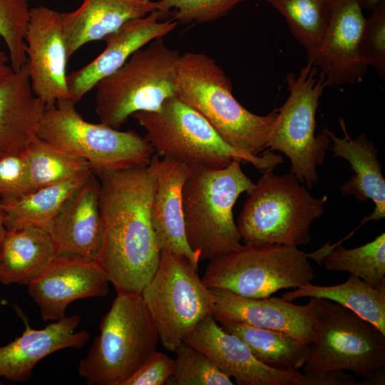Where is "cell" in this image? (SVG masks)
Masks as SVG:
<instances>
[{"label":"cell","instance_id":"1","mask_svg":"<svg viewBox=\"0 0 385 385\" xmlns=\"http://www.w3.org/2000/svg\"><path fill=\"white\" fill-rule=\"evenodd\" d=\"M104 225L98 263L117 294H140L160 256L151 223L155 178L148 166L96 173Z\"/></svg>","mask_w":385,"mask_h":385},{"label":"cell","instance_id":"2","mask_svg":"<svg viewBox=\"0 0 385 385\" xmlns=\"http://www.w3.org/2000/svg\"><path fill=\"white\" fill-rule=\"evenodd\" d=\"M176 97L200 113L235 150L259 156L267 148L277 110L258 115L244 108L232 94L230 78L207 55L189 51L180 55Z\"/></svg>","mask_w":385,"mask_h":385},{"label":"cell","instance_id":"3","mask_svg":"<svg viewBox=\"0 0 385 385\" xmlns=\"http://www.w3.org/2000/svg\"><path fill=\"white\" fill-rule=\"evenodd\" d=\"M234 160L223 168L192 167L182 191L185 231L200 260H212L237 248L241 237L233 217L239 196L255 183Z\"/></svg>","mask_w":385,"mask_h":385},{"label":"cell","instance_id":"4","mask_svg":"<svg viewBox=\"0 0 385 385\" xmlns=\"http://www.w3.org/2000/svg\"><path fill=\"white\" fill-rule=\"evenodd\" d=\"M131 117L145 129L144 137L155 154L192 168H223L237 160L265 172L283 163V158L272 151L252 156L232 148L200 113L176 96L167 99L158 111H140Z\"/></svg>","mask_w":385,"mask_h":385},{"label":"cell","instance_id":"5","mask_svg":"<svg viewBox=\"0 0 385 385\" xmlns=\"http://www.w3.org/2000/svg\"><path fill=\"white\" fill-rule=\"evenodd\" d=\"M236 223L246 245H307L310 227L324 213L327 196L314 197L291 173L262 172L247 194Z\"/></svg>","mask_w":385,"mask_h":385},{"label":"cell","instance_id":"6","mask_svg":"<svg viewBox=\"0 0 385 385\" xmlns=\"http://www.w3.org/2000/svg\"><path fill=\"white\" fill-rule=\"evenodd\" d=\"M158 342L141 295L117 294L78 372L88 385H124L156 351Z\"/></svg>","mask_w":385,"mask_h":385},{"label":"cell","instance_id":"7","mask_svg":"<svg viewBox=\"0 0 385 385\" xmlns=\"http://www.w3.org/2000/svg\"><path fill=\"white\" fill-rule=\"evenodd\" d=\"M180 56L178 51L166 46L164 37L134 52L95 87L100 122L120 129L133 113L158 111L167 99L176 96Z\"/></svg>","mask_w":385,"mask_h":385},{"label":"cell","instance_id":"8","mask_svg":"<svg viewBox=\"0 0 385 385\" xmlns=\"http://www.w3.org/2000/svg\"><path fill=\"white\" fill-rule=\"evenodd\" d=\"M71 99L46 107L38 137L87 160L95 174L148 166L155 152L145 137L85 120Z\"/></svg>","mask_w":385,"mask_h":385},{"label":"cell","instance_id":"9","mask_svg":"<svg viewBox=\"0 0 385 385\" xmlns=\"http://www.w3.org/2000/svg\"><path fill=\"white\" fill-rule=\"evenodd\" d=\"M285 81L289 96L277 109L267 148L285 154L291 163L290 173L312 189L319 180L317 168L323 163L331 144L323 130L315 134L319 99L329 85L325 76L307 61L298 75L288 73Z\"/></svg>","mask_w":385,"mask_h":385},{"label":"cell","instance_id":"10","mask_svg":"<svg viewBox=\"0 0 385 385\" xmlns=\"http://www.w3.org/2000/svg\"><path fill=\"white\" fill-rule=\"evenodd\" d=\"M308 254L282 245H240L210 260L202 280L209 289H223L249 298L271 297L298 288L315 278Z\"/></svg>","mask_w":385,"mask_h":385},{"label":"cell","instance_id":"11","mask_svg":"<svg viewBox=\"0 0 385 385\" xmlns=\"http://www.w3.org/2000/svg\"><path fill=\"white\" fill-rule=\"evenodd\" d=\"M159 341L175 351L200 322L212 316L214 298L185 258L161 250L158 269L140 294Z\"/></svg>","mask_w":385,"mask_h":385},{"label":"cell","instance_id":"12","mask_svg":"<svg viewBox=\"0 0 385 385\" xmlns=\"http://www.w3.org/2000/svg\"><path fill=\"white\" fill-rule=\"evenodd\" d=\"M316 339L309 345L304 372L351 371L366 377L385 367V334L334 302L316 298Z\"/></svg>","mask_w":385,"mask_h":385},{"label":"cell","instance_id":"13","mask_svg":"<svg viewBox=\"0 0 385 385\" xmlns=\"http://www.w3.org/2000/svg\"><path fill=\"white\" fill-rule=\"evenodd\" d=\"M25 40L28 73L35 96L46 107L61 99H71L61 13L44 6L31 8Z\"/></svg>","mask_w":385,"mask_h":385},{"label":"cell","instance_id":"14","mask_svg":"<svg viewBox=\"0 0 385 385\" xmlns=\"http://www.w3.org/2000/svg\"><path fill=\"white\" fill-rule=\"evenodd\" d=\"M365 21L360 0H333L321 44L307 51V61L319 70L329 86L362 81L368 68L361 53Z\"/></svg>","mask_w":385,"mask_h":385},{"label":"cell","instance_id":"15","mask_svg":"<svg viewBox=\"0 0 385 385\" xmlns=\"http://www.w3.org/2000/svg\"><path fill=\"white\" fill-rule=\"evenodd\" d=\"M210 289L214 298L212 317L220 324L277 330L309 345L316 339L315 297L305 305H297L282 297L249 298L227 289Z\"/></svg>","mask_w":385,"mask_h":385},{"label":"cell","instance_id":"16","mask_svg":"<svg viewBox=\"0 0 385 385\" xmlns=\"http://www.w3.org/2000/svg\"><path fill=\"white\" fill-rule=\"evenodd\" d=\"M106 272L96 261L56 255L45 270L28 285L31 297L43 320L58 321L66 317L75 300L104 297L109 291Z\"/></svg>","mask_w":385,"mask_h":385},{"label":"cell","instance_id":"17","mask_svg":"<svg viewBox=\"0 0 385 385\" xmlns=\"http://www.w3.org/2000/svg\"><path fill=\"white\" fill-rule=\"evenodd\" d=\"M184 342L205 354L239 385H294L301 374L264 364L240 338L224 330L212 316L202 319Z\"/></svg>","mask_w":385,"mask_h":385},{"label":"cell","instance_id":"18","mask_svg":"<svg viewBox=\"0 0 385 385\" xmlns=\"http://www.w3.org/2000/svg\"><path fill=\"white\" fill-rule=\"evenodd\" d=\"M148 167L156 181L150 214L158 246L185 258L198 271L200 253L187 241L183 210V187L192 167L155 153Z\"/></svg>","mask_w":385,"mask_h":385},{"label":"cell","instance_id":"19","mask_svg":"<svg viewBox=\"0 0 385 385\" xmlns=\"http://www.w3.org/2000/svg\"><path fill=\"white\" fill-rule=\"evenodd\" d=\"M172 19L160 20L157 11L125 22L103 41L104 50L92 61L67 75L71 99L76 103L102 79L118 71L138 49L153 40L164 37L177 26Z\"/></svg>","mask_w":385,"mask_h":385},{"label":"cell","instance_id":"20","mask_svg":"<svg viewBox=\"0 0 385 385\" xmlns=\"http://www.w3.org/2000/svg\"><path fill=\"white\" fill-rule=\"evenodd\" d=\"M98 193L99 180L93 173L66 202L49 232L56 255L98 262L104 237Z\"/></svg>","mask_w":385,"mask_h":385},{"label":"cell","instance_id":"21","mask_svg":"<svg viewBox=\"0 0 385 385\" xmlns=\"http://www.w3.org/2000/svg\"><path fill=\"white\" fill-rule=\"evenodd\" d=\"M23 319V334L0 346V378L11 382L28 381L41 360L61 349H81L90 339L88 331H76L81 322L78 314L65 317L41 329L31 328Z\"/></svg>","mask_w":385,"mask_h":385},{"label":"cell","instance_id":"22","mask_svg":"<svg viewBox=\"0 0 385 385\" xmlns=\"http://www.w3.org/2000/svg\"><path fill=\"white\" fill-rule=\"evenodd\" d=\"M46 108L32 91L27 63L0 81V158L28 148Z\"/></svg>","mask_w":385,"mask_h":385},{"label":"cell","instance_id":"23","mask_svg":"<svg viewBox=\"0 0 385 385\" xmlns=\"http://www.w3.org/2000/svg\"><path fill=\"white\" fill-rule=\"evenodd\" d=\"M339 123L344 133L343 138L337 136L326 127L322 130L332 143L329 150L333 152V157L346 160L354 172L342 185L341 193L346 196L354 195L361 202L371 200L375 205L371 215L361 220L358 226L360 227L369 221H378L385 217V180L377 158L378 150L373 141L369 140L364 133L351 138L342 118Z\"/></svg>","mask_w":385,"mask_h":385},{"label":"cell","instance_id":"24","mask_svg":"<svg viewBox=\"0 0 385 385\" xmlns=\"http://www.w3.org/2000/svg\"><path fill=\"white\" fill-rule=\"evenodd\" d=\"M155 11L151 0H83L76 10L61 13L68 59L86 43L103 40L128 21Z\"/></svg>","mask_w":385,"mask_h":385},{"label":"cell","instance_id":"25","mask_svg":"<svg viewBox=\"0 0 385 385\" xmlns=\"http://www.w3.org/2000/svg\"><path fill=\"white\" fill-rule=\"evenodd\" d=\"M56 255L48 232L28 227L6 229L0 241V283L28 286Z\"/></svg>","mask_w":385,"mask_h":385},{"label":"cell","instance_id":"26","mask_svg":"<svg viewBox=\"0 0 385 385\" xmlns=\"http://www.w3.org/2000/svg\"><path fill=\"white\" fill-rule=\"evenodd\" d=\"M92 173L39 188L20 197L1 199L6 229L28 227L49 233L66 202Z\"/></svg>","mask_w":385,"mask_h":385},{"label":"cell","instance_id":"27","mask_svg":"<svg viewBox=\"0 0 385 385\" xmlns=\"http://www.w3.org/2000/svg\"><path fill=\"white\" fill-rule=\"evenodd\" d=\"M301 297L326 299L338 303L385 334V286L373 287L351 274L339 284L322 286L310 282L282 294L284 299L291 302Z\"/></svg>","mask_w":385,"mask_h":385},{"label":"cell","instance_id":"28","mask_svg":"<svg viewBox=\"0 0 385 385\" xmlns=\"http://www.w3.org/2000/svg\"><path fill=\"white\" fill-rule=\"evenodd\" d=\"M220 325L224 330L240 338L260 361L271 368L299 371L307 359L309 344L283 332L243 324Z\"/></svg>","mask_w":385,"mask_h":385},{"label":"cell","instance_id":"29","mask_svg":"<svg viewBox=\"0 0 385 385\" xmlns=\"http://www.w3.org/2000/svg\"><path fill=\"white\" fill-rule=\"evenodd\" d=\"M309 257L331 271L348 272L373 287L385 286V233L360 247L325 245Z\"/></svg>","mask_w":385,"mask_h":385},{"label":"cell","instance_id":"30","mask_svg":"<svg viewBox=\"0 0 385 385\" xmlns=\"http://www.w3.org/2000/svg\"><path fill=\"white\" fill-rule=\"evenodd\" d=\"M32 192L93 173L85 159L37 137L26 150Z\"/></svg>","mask_w":385,"mask_h":385},{"label":"cell","instance_id":"31","mask_svg":"<svg viewBox=\"0 0 385 385\" xmlns=\"http://www.w3.org/2000/svg\"><path fill=\"white\" fill-rule=\"evenodd\" d=\"M285 19L295 40L307 51L317 48L326 33L333 0H266Z\"/></svg>","mask_w":385,"mask_h":385},{"label":"cell","instance_id":"32","mask_svg":"<svg viewBox=\"0 0 385 385\" xmlns=\"http://www.w3.org/2000/svg\"><path fill=\"white\" fill-rule=\"evenodd\" d=\"M175 371L168 380L176 385H233L230 377L221 371L202 351L185 342L175 351Z\"/></svg>","mask_w":385,"mask_h":385},{"label":"cell","instance_id":"33","mask_svg":"<svg viewBox=\"0 0 385 385\" xmlns=\"http://www.w3.org/2000/svg\"><path fill=\"white\" fill-rule=\"evenodd\" d=\"M30 10L28 0H0V36L8 48L14 71L27 62L25 38Z\"/></svg>","mask_w":385,"mask_h":385},{"label":"cell","instance_id":"34","mask_svg":"<svg viewBox=\"0 0 385 385\" xmlns=\"http://www.w3.org/2000/svg\"><path fill=\"white\" fill-rule=\"evenodd\" d=\"M247 0H159L155 1L160 20L171 17L177 23L202 24L216 21Z\"/></svg>","mask_w":385,"mask_h":385},{"label":"cell","instance_id":"35","mask_svg":"<svg viewBox=\"0 0 385 385\" xmlns=\"http://www.w3.org/2000/svg\"><path fill=\"white\" fill-rule=\"evenodd\" d=\"M362 58L385 78V1L379 4L366 19L361 43Z\"/></svg>","mask_w":385,"mask_h":385},{"label":"cell","instance_id":"36","mask_svg":"<svg viewBox=\"0 0 385 385\" xmlns=\"http://www.w3.org/2000/svg\"><path fill=\"white\" fill-rule=\"evenodd\" d=\"M26 150L0 158V197H20L31 192Z\"/></svg>","mask_w":385,"mask_h":385},{"label":"cell","instance_id":"37","mask_svg":"<svg viewBox=\"0 0 385 385\" xmlns=\"http://www.w3.org/2000/svg\"><path fill=\"white\" fill-rule=\"evenodd\" d=\"M175 359L157 351L124 385H163L173 376Z\"/></svg>","mask_w":385,"mask_h":385},{"label":"cell","instance_id":"38","mask_svg":"<svg viewBox=\"0 0 385 385\" xmlns=\"http://www.w3.org/2000/svg\"><path fill=\"white\" fill-rule=\"evenodd\" d=\"M294 385H361L344 370H324L300 374Z\"/></svg>","mask_w":385,"mask_h":385},{"label":"cell","instance_id":"39","mask_svg":"<svg viewBox=\"0 0 385 385\" xmlns=\"http://www.w3.org/2000/svg\"><path fill=\"white\" fill-rule=\"evenodd\" d=\"M361 385H384L385 369L384 367L373 372L361 382Z\"/></svg>","mask_w":385,"mask_h":385},{"label":"cell","instance_id":"40","mask_svg":"<svg viewBox=\"0 0 385 385\" xmlns=\"http://www.w3.org/2000/svg\"><path fill=\"white\" fill-rule=\"evenodd\" d=\"M9 58L0 51V81L9 76L14 71L11 66L7 64Z\"/></svg>","mask_w":385,"mask_h":385},{"label":"cell","instance_id":"41","mask_svg":"<svg viewBox=\"0 0 385 385\" xmlns=\"http://www.w3.org/2000/svg\"><path fill=\"white\" fill-rule=\"evenodd\" d=\"M385 1V0H360L362 9H364L367 11H371L379 4Z\"/></svg>","mask_w":385,"mask_h":385},{"label":"cell","instance_id":"42","mask_svg":"<svg viewBox=\"0 0 385 385\" xmlns=\"http://www.w3.org/2000/svg\"><path fill=\"white\" fill-rule=\"evenodd\" d=\"M6 229L4 225L2 209L0 205V241L2 239Z\"/></svg>","mask_w":385,"mask_h":385}]
</instances>
